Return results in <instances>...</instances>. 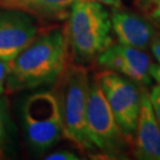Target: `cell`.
Listing matches in <instances>:
<instances>
[{"label": "cell", "instance_id": "cell-1", "mask_svg": "<svg viewBox=\"0 0 160 160\" xmlns=\"http://www.w3.org/2000/svg\"><path fill=\"white\" fill-rule=\"evenodd\" d=\"M69 56L66 29H49L38 36L29 46L8 62L6 88L17 92L58 81L69 67Z\"/></svg>", "mask_w": 160, "mask_h": 160}, {"label": "cell", "instance_id": "cell-2", "mask_svg": "<svg viewBox=\"0 0 160 160\" xmlns=\"http://www.w3.org/2000/svg\"><path fill=\"white\" fill-rule=\"evenodd\" d=\"M110 15L97 0H76L66 27L70 50L79 62L98 57L112 43Z\"/></svg>", "mask_w": 160, "mask_h": 160}, {"label": "cell", "instance_id": "cell-3", "mask_svg": "<svg viewBox=\"0 0 160 160\" xmlns=\"http://www.w3.org/2000/svg\"><path fill=\"white\" fill-rule=\"evenodd\" d=\"M58 81L60 91L57 97L65 137L81 151L95 149L86 128V105L91 82L88 70L82 65H69Z\"/></svg>", "mask_w": 160, "mask_h": 160}, {"label": "cell", "instance_id": "cell-4", "mask_svg": "<svg viewBox=\"0 0 160 160\" xmlns=\"http://www.w3.org/2000/svg\"><path fill=\"white\" fill-rule=\"evenodd\" d=\"M86 128L95 149L111 157L125 156L133 142L123 133L100 84L89 82L86 105Z\"/></svg>", "mask_w": 160, "mask_h": 160}, {"label": "cell", "instance_id": "cell-5", "mask_svg": "<svg viewBox=\"0 0 160 160\" xmlns=\"http://www.w3.org/2000/svg\"><path fill=\"white\" fill-rule=\"evenodd\" d=\"M23 123L31 147L46 151L65 136L60 104L52 92H39L24 102Z\"/></svg>", "mask_w": 160, "mask_h": 160}, {"label": "cell", "instance_id": "cell-6", "mask_svg": "<svg viewBox=\"0 0 160 160\" xmlns=\"http://www.w3.org/2000/svg\"><path fill=\"white\" fill-rule=\"evenodd\" d=\"M123 133L133 142L140 109V89L135 82L117 72L106 70L96 75Z\"/></svg>", "mask_w": 160, "mask_h": 160}, {"label": "cell", "instance_id": "cell-7", "mask_svg": "<svg viewBox=\"0 0 160 160\" xmlns=\"http://www.w3.org/2000/svg\"><path fill=\"white\" fill-rule=\"evenodd\" d=\"M38 32L32 14L0 6V59L12 60L36 40Z\"/></svg>", "mask_w": 160, "mask_h": 160}, {"label": "cell", "instance_id": "cell-8", "mask_svg": "<svg viewBox=\"0 0 160 160\" xmlns=\"http://www.w3.org/2000/svg\"><path fill=\"white\" fill-rule=\"evenodd\" d=\"M99 65L142 85L151 84L150 58L143 50L111 44L98 56Z\"/></svg>", "mask_w": 160, "mask_h": 160}, {"label": "cell", "instance_id": "cell-9", "mask_svg": "<svg viewBox=\"0 0 160 160\" xmlns=\"http://www.w3.org/2000/svg\"><path fill=\"white\" fill-rule=\"evenodd\" d=\"M134 156L140 160H160V126L153 111L150 94L140 89V109L135 138Z\"/></svg>", "mask_w": 160, "mask_h": 160}, {"label": "cell", "instance_id": "cell-10", "mask_svg": "<svg viewBox=\"0 0 160 160\" xmlns=\"http://www.w3.org/2000/svg\"><path fill=\"white\" fill-rule=\"evenodd\" d=\"M111 28L125 46L146 50L154 38L152 25L142 17L132 12L113 8L111 15Z\"/></svg>", "mask_w": 160, "mask_h": 160}, {"label": "cell", "instance_id": "cell-11", "mask_svg": "<svg viewBox=\"0 0 160 160\" xmlns=\"http://www.w3.org/2000/svg\"><path fill=\"white\" fill-rule=\"evenodd\" d=\"M76 0H30L27 12L47 18H60Z\"/></svg>", "mask_w": 160, "mask_h": 160}, {"label": "cell", "instance_id": "cell-12", "mask_svg": "<svg viewBox=\"0 0 160 160\" xmlns=\"http://www.w3.org/2000/svg\"><path fill=\"white\" fill-rule=\"evenodd\" d=\"M8 103L5 97L0 96V160L5 158V137L8 125Z\"/></svg>", "mask_w": 160, "mask_h": 160}, {"label": "cell", "instance_id": "cell-13", "mask_svg": "<svg viewBox=\"0 0 160 160\" xmlns=\"http://www.w3.org/2000/svg\"><path fill=\"white\" fill-rule=\"evenodd\" d=\"M150 100L153 107V111L160 126V84L154 85L150 92Z\"/></svg>", "mask_w": 160, "mask_h": 160}, {"label": "cell", "instance_id": "cell-14", "mask_svg": "<svg viewBox=\"0 0 160 160\" xmlns=\"http://www.w3.org/2000/svg\"><path fill=\"white\" fill-rule=\"evenodd\" d=\"M142 3L147 5L150 17L160 25V0H147Z\"/></svg>", "mask_w": 160, "mask_h": 160}, {"label": "cell", "instance_id": "cell-15", "mask_svg": "<svg viewBox=\"0 0 160 160\" xmlns=\"http://www.w3.org/2000/svg\"><path fill=\"white\" fill-rule=\"evenodd\" d=\"M46 160H78L79 157L74 152L68 151V150H62V151H56L51 153L45 157Z\"/></svg>", "mask_w": 160, "mask_h": 160}, {"label": "cell", "instance_id": "cell-16", "mask_svg": "<svg viewBox=\"0 0 160 160\" xmlns=\"http://www.w3.org/2000/svg\"><path fill=\"white\" fill-rule=\"evenodd\" d=\"M30 0H0V6L8 8H18L27 12Z\"/></svg>", "mask_w": 160, "mask_h": 160}, {"label": "cell", "instance_id": "cell-17", "mask_svg": "<svg viewBox=\"0 0 160 160\" xmlns=\"http://www.w3.org/2000/svg\"><path fill=\"white\" fill-rule=\"evenodd\" d=\"M8 73V62L0 59V96L3 94Z\"/></svg>", "mask_w": 160, "mask_h": 160}, {"label": "cell", "instance_id": "cell-18", "mask_svg": "<svg viewBox=\"0 0 160 160\" xmlns=\"http://www.w3.org/2000/svg\"><path fill=\"white\" fill-rule=\"evenodd\" d=\"M151 49L155 58L160 63V34H157V36L153 38L151 42Z\"/></svg>", "mask_w": 160, "mask_h": 160}, {"label": "cell", "instance_id": "cell-19", "mask_svg": "<svg viewBox=\"0 0 160 160\" xmlns=\"http://www.w3.org/2000/svg\"><path fill=\"white\" fill-rule=\"evenodd\" d=\"M149 73L151 77L160 84V65H150Z\"/></svg>", "mask_w": 160, "mask_h": 160}, {"label": "cell", "instance_id": "cell-20", "mask_svg": "<svg viewBox=\"0 0 160 160\" xmlns=\"http://www.w3.org/2000/svg\"><path fill=\"white\" fill-rule=\"evenodd\" d=\"M103 5L111 6L113 8H122V0H97Z\"/></svg>", "mask_w": 160, "mask_h": 160}, {"label": "cell", "instance_id": "cell-21", "mask_svg": "<svg viewBox=\"0 0 160 160\" xmlns=\"http://www.w3.org/2000/svg\"><path fill=\"white\" fill-rule=\"evenodd\" d=\"M136 1H137V2H139V3H140V2H142H142H145V1H147V0H136Z\"/></svg>", "mask_w": 160, "mask_h": 160}]
</instances>
